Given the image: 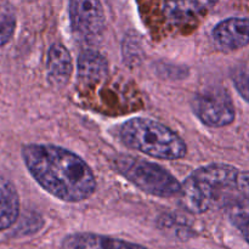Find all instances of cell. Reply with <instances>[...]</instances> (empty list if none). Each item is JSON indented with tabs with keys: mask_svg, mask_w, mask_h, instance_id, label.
Segmentation results:
<instances>
[{
	"mask_svg": "<svg viewBox=\"0 0 249 249\" xmlns=\"http://www.w3.org/2000/svg\"><path fill=\"white\" fill-rule=\"evenodd\" d=\"M22 158L33 179L61 201H84L96 190L91 168L66 148L31 143L22 148Z\"/></svg>",
	"mask_w": 249,
	"mask_h": 249,
	"instance_id": "6da1fadb",
	"label": "cell"
},
{
	"mask_svg": "<svg viewBox=\"0 0 249 249\" xmlns=\"http://www.w3.org/2000/svg\"><path fill=\"white\" fill-rule=\"evenodd\" d=\"M119 138L126 147L158 160H180L187 152L186 143L175 131L153 119H129L122 124Z\"/></svg>",
	"mask_w": 249,
	"mask_h": 249,
	"instance_id": "7a4b0ae2",
	"label": "cell"
},
{
	"mask_svg": "<svg viewBox=\"0 0 249 249\" xmlns=\"http://www.w3.org/2000/svg\"><path fill=\"white\" fill-rule=\"evenodd\" d=\"M240 172L228 164H209L195 170L181 185V203L191 213H204L224 191L237 189Z\"/></svg>",
	"mask_w": 249,
	"mask_h": 249,
	"instance_id": "3957f363",
	"label": "cell"
},
{
	"mask_svg": "<svg viewBox=\"0 0 249 249\" xmlns=\"http://www.w3.org/2000/svg\"><path fill=\"white\" fill-rule=\"evenodd\" d=\"M116 169L138 189L157 197H173L180 194L181 185L168 170L155 163L136 157L117 158Z\"/></svg>",
	"mask_w": 249,
	"mask_h": 249,
	"instance_id": "277c9868",
	"label": "cell"
},
{
	"mask_svg": "<svg viewBox=\"0 0 249 249\" xmlns=\"http://www.w3.org/2000/svg\"><path fill=\"white\" fill-rule=\"evenodd\" d=\"M192 111L202 123L212 128L229 125L236 117L232 100L224 88H211L198 92L192 99Z\"/></svg>",
	"mask_w": 249,
	"mask_h": 249,
	"instance_id": "5b68a950",
	"label": "cell"
},
{
	"mask_svg": "<svg viewBox=\"0 0 249 249\" xmlns=\"http://www.w3.org/2000/svg\"><path fill=\"white\" fill-rule=\"evenodd\" d=\"M73 31L82 36H96L105 28V11L100 0H70Z\"/></svg>",
	"mask_w": 249,
	"mask_h": 249,
	"instance_id": "8992f818",
	"label": "cell"
},
{
	"mask_svg": "<svg viewBox=\"0 0 249 249\" xmlns=\"http://www.w3.org/2000/svg\"><path fill=\"white\" fill-rule=\"evenodd\" d=\"M213 40L219 49L233 51L249 44V18L231 17L219 22L213 29Z\"/></svg>",
	"mask_w": 249,
	"mask_h": 249,
	"instance_id": "52a82bcc",
	"label": "cell"
},
{
	"mask_svg": "<svg viewBox=\"0 0 249 249\" xmlns=\"http://www.w3.org/2000/svg\"><path fill=\"white\" fill-rule=\"evenodd\" d=\"M218 0H164L163 12L173 23H187L206 15Z\"/></svg>",
	"mask_w": 249,
	"mask_h": 249,
	"instance_id": "ba28073f",
	"label": "cell"
},
{
	"mask_svg": "<svg viewBox=\"0 0 249 249\" xmlns=\"http://www.w3.org/2000/svg\"><path fill=\"white\" fill-rule=\"evenodd\" d=\"M62 249H147L136 243L126 242L108 236L95 233H73L61 245Z\"/></svg>",
	"mask_w": 249,
	"mask_h": 249,
	"instance_id": "9c48e42d",
	"label": "cell"
},
{
	"mask_svg": "<svg viewBox=\"0 0 249 249\" xmlns=\"http://www.w3.org/2000/svg\"><path fill=\"white\" fill-rule=\"evenodd\" d=\"M48 78L51 84L65 87L72 75L73 62L71 53L62 44H53L48 51Z\"/></svg>",
	"mask_w": 249,
	"mask_h": 249,
	"instance_id": "30bf717a",
	"label": "cell"
},
{
	"mask_svg": "<svg viewBox=\"0 0 249 249\" xmlns=\"http://www.w3.org/2000/svg\"><path fill=\"white\" fill-rule=\"evenodd\" d=\"M78 75L84 84H95L108 74V63L105 56L94 50H85L78 56Z\"/></svg>",
	"mask_w": 249,
	"mask_h": 249,
	"instance_id": "8fae6325",
	"label": "cell"
},
{
	"mask_svg": "<svg viewBox=\"0 0 249 249\" xmlns=\"http://www.w3.org/2000/svg\"><path fill=\"white\" fill-rule=\"evenodd\" d=\"M19 214V198L10 180L0 177V231L16 223Z\"/></svg>",
	"mask_w": 249,
	"mask_h": 249,
	"instance_id": "7c38bea8",
	"label": "cell"
},
{
	"mask_svg": "<svg viewBox=\"0 0 249 249\" xmlns=\"http://www.w3.org/2000/svg\"><path fill=\"white\" fill-rule=\"evenodd\" d=\"M16 28V16L12 9L6 5H0V46L9 43Z\"/></svg>",
	"mask_w": 249,
	"mask_h": 249,
	"instance_id": "4fadbf2b",
	"label": "cell"
},
{
	"mask_svg": "<svg viewBox=\"0 0 249 249\" xmlns=\"http://www.w3.org/2000/svg\"><path fill=\"white\" fill-rule=\"evenodd\" d=\"M230 220L249 243V206H236L230 212Z\"/></svg>",
	"mask_w": 249,
	"mask_h": 249,
	"instance_id": "5bb4252c",
	"label": "cell"
},
{
	"mask_svg": "<svg viewBox=\"0 0 249 249\" xmlns=\"http://www.w3.org/2000/svg\"><path fill=\"white\" fill-rule=\"evenodd\" d=\"M232 80L238 94L249 104V65L238 67L233 73Z\"/></svg>",
	"mask_w": 249,
	"mask_h": 249,
	"instance_id": "9a60e30c",
	"label": "cell"
},
{
	"mask_svg": "<svg viewBox=\"0 0 249 249\" xmlns=\"http://www.w3.org/2000/svg\"><path fill=\"white\" fill-rule=\"evenodd\" d=\"M237 190L249 197V174H241L237 180Z\"/></svg>",
	"mask_w": 249,
	"mask_h": 249,
	"instance_id": "2e32d148",
	"label": "cell"
}]
</instances>
